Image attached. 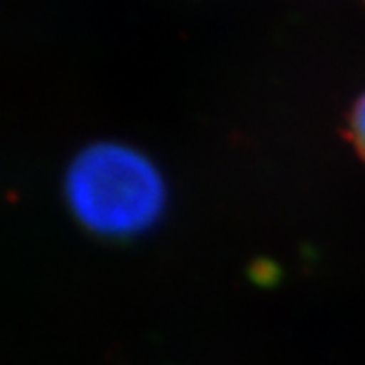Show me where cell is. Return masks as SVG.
<instances>
[{
	"label": "cell",
	"instance_id": "7a4b0ae2",
	"mask_svg": "<svg viewBox=\"0 0 365 365\" xmlns=\"http://www.w3.org/2000/svg\"><path fill=\"white\" fill-rule=\"evenodd\" d=\"M346 133H348V139H350L354 152L365 161V93L359 95V99L352 103Z\"/></svg>",
	"mask_w": 365,
	"mask_h": 365
},
{
	"label": "cell",
	"instance_id": "6da1fadb",
	"mask_svg": "<svg viewBox=\"0 0 365 365\" xmlns=\"http://www.w3.org/2000/svg\"><path fill=\"white\" fill-rule=\"evenodd\" d=\"M66 200L75 218L103 236H133L161 214V174L135 148L95 143L66 172Z\"/></svg>",
	"mask_w": 365,
	"mask_h": 365
}]
</instances>
